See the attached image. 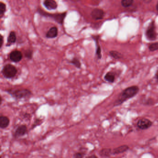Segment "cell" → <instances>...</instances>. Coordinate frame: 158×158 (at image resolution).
<instances>
[{
	"mask_svg": "<svg viewBox=\"0 0 158 158\" xmlns=\"http://www.w3.org/2000/svg\"><path fill=\"white\" fill-rule=\"evenodd\" d=\"M88 158H97L98 157L96 155H95V154H93V155H91V156H88Z\"/></svg>",
	"mask_w": 158,
	"mask_h": 158,
	"instance_id": "obj_28",
	"label": "cell"
},
{
	"mask_svg": "<svg viewBox=\"0 0 158 158\" xmlns=\"http://www.w3.org/2000/svg\"><path fill=\"white\" fill-rule=\"evenodd\" d=\"M70 63L71 64L73 65L74 66H75L77 69H80L81 67V63L80 60L77 58V57H73Z\"/></svg>",
	"mask_w": 158,
	"mask_h": 158,
	"instance_id": "obj_18",
	"label": "cell"
},
{
	"mask_svg": "<svg viewBox=\"0 0 158 158\" xmlns=\"http://www.w3.org/2000/svg\"><path fill=\"white\" fill-rule=\"evenodd\" d=\"M100 157L107 158L110 157L112 154V149L110 148H104L102 149L99 152Z\"/></svg>",
	"mask_w": 158,
	"mask_h": 158,
	"instance_id": "obj_15",
	"label": "cell"
},
{
	"mask_svg": "<svg viewBox=\"0 0 158 158\" xmlns=\"http://www.w3.org/2000/svg\"><path fill=\"white\" fill-rule=\"evenodd\" d=\"M109 55L111 57L115 59H120L122 57V55L116 51H110L109 52Z\"/></svg>",
	"mask_w": 158,
	"mask_h": 158,
	"instance_id": "obj_19",
	"label": "cell"
},
{
	"mask_svg": "<svg viewBox=\"0 0 158 158\" xmlns=\"http://www.w3.org/2000/svg\"><path fill=\"white\" fill-rule=\"evenodd\" d=\"M44 5L47 9L50 10H55L57 7V4L54 0H45Z\"/></svg>",
	"mask_w": 158,
	"mask_h": 158,
	"instance_id": "obj_11",
	"label": "cell"
},
{
	"mask_svg": "<svg viewBox=\"0 0 158 158\" xmlns=\"http://www.w3.org/2000/svg\"><path fill=\"white\" fill-rule=\"evenodd\" d=\"M6 11V6L5 4L2 2L0 3V16L2 17Z\"/></svg>",
	"mask_w": 158,
	"mask_h": 158,
	"instance_id": "obj_21",
	"label": "cell"
},
{
	"mask_svg": "<svg viewBox=\"0 0 158 158\" xmlns=\"http://www.w3.org/2000/svg\"><path fill=\"white\" fill-rule=\"evenodd\" d=\"M149 49L151 52H154L158 50V43H154L150 45Z\"/></svg>",
	"mask_w": 158,
	"mask_h": 158,
	"instance_id": "obj_22",
	"label": "cell"
},
{
	"mask_svg": "<svg viewBox=\"0 0 158 158\" xmlns=\"http://www.w3.org/2000/svg\"><path fill=\"white\" fill-rule=\"evenodd\" d=\"M85 152H77L75 153L74 154L73 157L76 158H82L85 157Z\"/></svg>",
	"mask_w": 158,
	"mask_h": 158,
	"instance_id": "obj_25",
	"label": "cell"
},
{
	"mask_svg": "<svg viewBox=\"0 0 158 158\" xmlns=\"http://www.w3.org/2000/svg\"><path fill=\"white\" fill-rule=\"evenodd\" d=\"M104 79L107 82L110 83H114L116 79V75L115 73L110 71L108 72L104 77Z\"/></svg>",
	"mask_w": 158,
	"mask_h": 158,
	"instance_id": "obj_13",
	"label": "cell"
},
{
	"mask_svg": "<svg viewBox=\"0 0 158 158\" xmlns=\"http://www.w3.org/2000/svg\"><path fill=\"white\" fill-rule=\"evenodd\" d=\"M57 34H58V29L57 27L56 26H53V27H51L46 34V37L47 38L49 39H52V38H54L57 36Z\"/></svg>",
	"mask_w": 158,
	"mask_h": 158,
	"instance_id": "obj_14",
	"label": "cell"
},
{
	"mask_svg": "<svg viewBox=\"0 0 158 158\" xmlns=\"http://www.w3.org/2000/svg\"><path fill=\"white\" fill-rule=\"evenodd\" d=\"M146 35L148 39L150 40H154L156 39V34L155 32V26L153 23L150 25L146 32Z\"/></svg>",
	"mask_w": 158,
	"mask_h": 158,
	"instance_id": "obj_8",
	"label": "cell"
},
{
	"mask_svg": "<svg viewBox=\"0 0 158 158\" xmlns=\"http://www.w3.org/2000/svg\"><path fill=\"white\" fill-rule=\"evenodd\" d=\"M105 15V13L101 9H96L92 11L91 14L92 18L94 20H101L103 19Z\"/></svg>",
	"mask_w": 158,
	"mask_h": 158,
	"instance_id": "obj_9",
	"label": "cell"
},
{
	"mask_svg": "<svg viewBox=\"0 0 158 158\" xmlns=\"http://www.w3.org/2000/svg\"><path fill=\"white\" fill-rule=\"evenodd\" d=\"M39 12L41 14L44 16L53 18L57 22L60 24H63L66 15V12L63 13L54 14L46 13L44 12L42 10L39 11Z\"/></svg>",
	"mask_w": 158,
	"mask_h": 158,
	"instance_id": "obj_4",
	"label": "cell"
},
{
	"mask_svg": "<svg viewBox=\"0 0 158 158\" xmlns=\"http://www.w3.org/2000/svg\"><path fill=\"white\" fill-rule=\"evenodd\" d=\"M129 149V147L127 145H123L119 147H117L112 149V154H121L127 152Z\"/></svg>",
	"mask_w": 158,
	"mask_h": 158,
	"instance_id": "obj_10",
	"label": "cell"
},
{
	"mask_svg": "<svg viewBox=\"0 0 158 158\" xmlns=\"http://www.w3.org/2000/svg\"><path fill=\"white\" fill-rule=\"evenodd\" d=\"M3 38L2 35H0V47L1 48L3 45Z\"/></svg>",
	"mask_w": 158,
	"mask_h": 158,
	"instance_id": "obj_26",
	"label": "cell"
},
{
	"mask_svg": "<svg viewBox=\"0 0 158 158\" xmlns=\"http://www.w3.org/2000/svg\"><path fill=\"white\" fill-rule=\"evenodd\" d=\"M1 73L5 78L7 79H12L16 76L18 73V70L14 65L8 64L5 65L2 67Z\"/></svg>",
	"mask_w": 158,
	"mask_h": 158,
	"instance_id": "obj_3",
	"label": "cell"
},
{
	"mask_svg": "<svg viewBox=\"0 0 158 158\" xmlns=\"http://www.w3.org/2000/svg\"><path fill=\"white\" fill-rule=\"evenodd\" d=\"M143 1L144 2H146V3H148L150 2L152 0H143Z\"/></svg>",
	"mask_w": 158,
	"mask_h": 158,
	"instance_id": "obj_29",
	"label": "cell"
},
{
	"mask_svg": "<svg viewBox=\"0 0 158 158\" xmlns=\"http://www.w3.org/2000/svg\"><path fill=\"white\" fill-rule=\"evenodd\" d=\"M155 79H156V81H157V83H158V71H157V72L155 73Z\"/></svg>",
	"mask_w": 158,
	"mask_h": 158,
	"instance_id": "obj_27",
	"label": "cell"
},
{
	"mask_svg": "<svg viewBox=\"0 0 158 158\" xmlns=\"http://www.w3.org/2000/svg\"><path fill=\"white\" fill-rule=\"evenodd\" d=\"M5 92L18 100L28 99L32 95L31 90L26 88L9 89L5 90Z\"/></svg>",
	"mask_w": 158,
	"mask_h": 158,
	"instance_id": "obj_2",
	"label": "cell"
},
{
	"mask_svg": "<svg viewBox=\"0 0 158 158\" xmlns=\"http://www.w3.org/2000/svg\"><path fill=\"white\" fill-rule=\"evenodd\" d=\"M10 119L7 116H1L0 117V128L1 129H5L9 127Z\"/></svg>",
	"mask_w": 158,
	"mask_h": 158,
	"instance_id": "obj_12",
	"label": "cell"
},
{
	"mask_svg": "<svg viewBox=\"0 0 158 158\" xmlns=\"http://www.w3.org/2000/svg\"><path fill=\"white\" fill-rule=\"evenodd\" d=\"M22 52L18 50L12 51L10 55V58L11 61L15 63L20 62L22 59Z\"/></svg>",
	"mask_w": 158,
	"mask_h": 158,
	"instance_id": "obj_7",
	"label": "cell"
},
{
	"mask_svg": "<svg viewBox=\"0 0 158 158\" xmlns=\"http://www.w3.org/2000/svg\"><path fill=\"white\" fill-rule=\"evenodd\" d=\"M96 55L98 59H100L102 58L101 47L99 46V44H98V43H97V47L96 50Z\"/></svg>",
	"mask_w": 158,
	"mask_h": 158,
	"instance_id": "obj_24",
	"label": "cell"
},
{
	"mask_svg": "<svg viewBox=\"0 0 158 158\" xmlns=\"http://www.w3.org/2000/svg\"><path fill=\"white\" fill-rule=\"evenodd\" d=\"M157 10H158V4H157Z\"/></svg>",
	"mask_w": 158,
	"mask_h": 158,
	"instance_id": "obj_31",
	"label": "cell"
},
{
	"mask_svg": "<svg viewBox=\"0 0 158 158\" xmlns=\"http://www.w3.org/2000/svg\"><path fill=\"white\" fill-rule=\"evenodd\" d=\"M153 122L148 118H142L137 122V127L141 130H146L151 127Z\"/></svg>",
	"mask_w": 158,
	"mask_h": 158,
	"instance_id": "obj_5",
	"label": "cell"
},
{
	"mask_svg": "<svg viewBox=\"0 0 158 158\" xmlns=\"http://www.w3.org/2000/svg\"><path fill=\"white\" fill-rule=\"evenodd\" d=\"M16 41V34L14 31L11 32L9 34L8 38V41H7V46H10L14 44Z\"/></svg>",
	"mask_w": 158,
	"mask_h": 158,
	"instance_id": "obj_16",
	"label": "cell"
},
{
	"mask_svg": "<svg viewBox=\"0 0 158 158\" xmlns=\"http://www.w3.org/2000/svg\"><path fill=\"white\" fill-rule=\"evenodd\" d=\"M134 0H122L121 1V5L124 7H128L131 6L133 3Z\"/></svg>",
	"mask_w": 158,
	"mask_h": 158,
	"instance_id": "obj_20",
	"label": "cell"
},
{
	"mask_svg": "<svg viewBox=\"0 0 158 158\" xmlns=\"http://www.w3.org/2000/svg\"><path fill=\"white\" fill-rule=\"evenodd\" d=\"M25 57L28 59H31L33 57V51L31 50H27L25 53Z\"/></svg>",
	"mask_w": 158,
	"mask_h": 158,
	"instance_id": "obj_23",
	"label": "cell"
},
{
	"mask_svg": "<svg viewBox=\"0 0 158 158\" xmlns=\"http://www.w3.org/2000/svg\"><path fill=\"white\" fill-rule=\"evenodd\" d=\"M28 132L27 126L26 125H21L18 126L14 134V137L15 138H18L25 136Z\"/></svg>",
	"mask_w": 158,
	"mask_h": 158,
	"instance_id": "obj_6",
	"label": "cell"
},
{
	"mask_svg": "<svg viewBox=\"0 0 158 158\" xmlns=\"http://www.w3.org/2000/svg\"><path fill=\"white\" fill-rule=\"evenodd\" d=\"M70 1L73 2H77L79 1V0H70Z\"/></svg>",
	"mask_w": 158,
	"mask_h": 158,
	"instance_id": "obj_30",
	"label": "cell"
},
{
	"mask_svg": "<svg viewBox=\"0 0 158 158\" xmlns=\"http://www.w3.org/2000/svg\"><path fill=\"white\" fill-rule=\"evenodd\" d=\"M141 103L144 105L153 106L156 103L153 98L149 97V98H145V99L142 100Z\"/></svg>",
	"mask_w": 158,
	"mask_h": 158,
	"instance_id": "obj_17",
	"label": "cell"
},
{
	"mask_svg": "<svg viewBox=\"0 0 158 158\" xmlns=\"http://www.w3.org/2000/svg\"><path fill=\"white\" fill-rule=\"evenodd\" d=\"M139 91V87L137 85H132L126 88L119 94L113 106L118 107L121 105L126 101L136 96Z\"/></svg>",
	"mask_w": 158,
	"mask_h": 158,
	"instance_id": "obj_1",
	"label": "cell"
}]
</instances>
